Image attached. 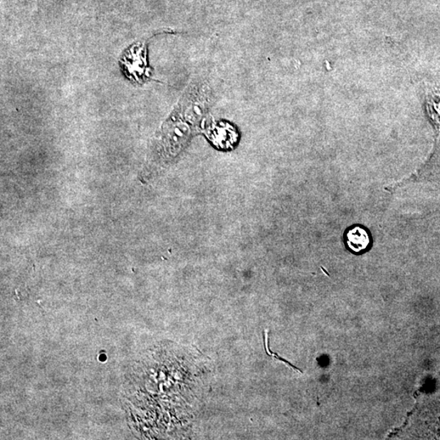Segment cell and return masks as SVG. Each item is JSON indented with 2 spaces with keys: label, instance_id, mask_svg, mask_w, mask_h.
<instances>
[{
  "label": "cell",
  "instance_id": "obj_1",
  "mask_svg": "<svg viewBox=\"0 0 440 440\" xmlns=\"http://www.w3.org/2000/svg\"><path fill=\"white\" fill-rule=\"evenodd\" d=\"M346 236L349 249L355 253H360L365 251L370 244L368 233H367L365 229L360 226L350 229Z\"/></svg>",
  "mask_w": 440,
  "mask_h": 440
}]
</instances>
